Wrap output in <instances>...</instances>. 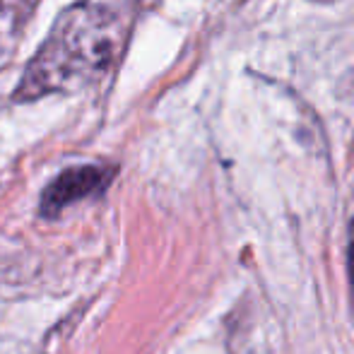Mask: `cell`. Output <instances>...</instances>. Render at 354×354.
Here are the masks:
<instances>
[{
  "mask_svg": "<svg viewBox=\"0 0 354 354\" xmlns=\"http://www.w3.org/2000/svg\"><path fill=\"white\" fill-rule=\"evenodd\" d=\"M138 0H80L58 15L29 61L15 102L77 92L113 71L133 29Z\"/></svg>",
  "mask_w": 354,
  "mask_h": 354,
  "instance_id": "1",
  "label": "cell"
},
{
  "mask_svg": "<svg viewBox=\"0 0 354 354\" xmlns=\"http://www.w3.org/2000/svg\"><path fill=\"white\" fill-rule=\"evenodd\" d=\"M116 169L99 167V164H82V167L66 169L56 181L48 183L41 196V214L56 217L63 207L82 201V198L97 196L111 183Z\"/></svg>",
  "mask_w": 354,
  "mask_h": 354,
  "instance_id": "2",
  "label": "cell"
},
{
  "mask_svg": "<svg viewBox=\"0 0 354 354\" xmlns=\"http://www.w3.org/2000/svg\"><path fill=\"white\" fill-rule=\"evenodd\" d=\"M347 266H350V284L354 294V217L350 222V246H347Z\"/></svg>",
  "mask_w": 354,
  "mask_h": 354,
  "instance_id": "3",
  "label": "cell"
},
{
  "mask_svg": "<svg viewBox=\"0 0 354 354\" xmlns=\"http://www.w3.org/2000/svg\"><path fill=\"white\" fill-rule=\"evenodd\" d=\"M34 0H0V8L10 10V12H19V10H29Z\"/></svg>",
  "mask_w": 354,
  "mask_h": 354,
  "instance_id": "4",
  "label": "cell"
}]
</instances>
